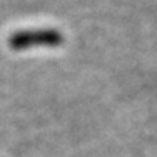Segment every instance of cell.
<instances>
[{
	"label": "cell",
	"instance_id": "1",
	"mask_svg": "<svg viewBox=\"0 0 157 157\" xmlns=\"http://www.w3.org/2000/svg\"><path fill=\"white\" fill-rule=\"evenodd\" d=\"M63 40L62 33L54 29L44 30H22L15 32L9 39V47L13 50H24L32 47H57Z\"/></svg>",
	"mask_w": 157,
	"mask_h": 157
}]
</instances>
